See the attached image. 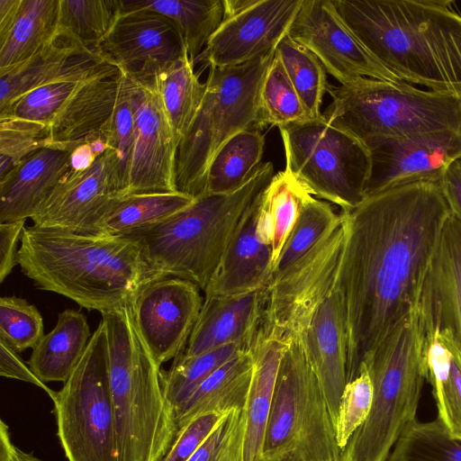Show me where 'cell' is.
<instances>
[{
  "label": "cell",
  "instance_id": "cell-7",
  "mask_svg": "<svg viewBox=\"0 0 461 461\" xmlns=\"http://www.w3.org/2000/svg\"><path fill=\"white\" fill-rule=\"evenodd\" d=\"M275 50L235 67L210 66L203 102L177 147L178 192L194 198L203 194L210 164L221 147L242 131L260 130V89Z\"/></svg>",
  "mask_w": 461,
  "mask_h": 461
},
{
  "label": "cell",
  "instance_id": "cell-41",
  "mask_svg": "<svg viewBox=\"0 0 461 461\" xmlns=\"http://www.w3.org/2000/svg\"><path fill=\"white\" fill-rule=\"evenodd\" d=\"M387 461H461V440L436 419L416 420L395 443Z\"/></svg>",
  "mask_w": 461,
  "mask_h": 461
},
{
  "label": "cell",
  "instance_id": "cell-46",
  "mask_svg": "<svg viewBox=\"0 0 461 461\" xmlns=\"http://www.w3.org/2000/svg\"><path fill=\"white\" fill-rule=\"evenodd\" d=\"M245 409L225 413L188 461H245Z\"/></svg>",
  "mask_w": 461,
  "mask_h": 461
},
{
  "label": "cell",
  "instance_id": "cell-30",
  "mask_svg": "<svg viewBox=\"0 0 461 461\" xmlns=\"http://www.w3.org/2000/svg\"><path fill=\"white\" fill-rule=\"evenodd\" d=\"M284 345L259 335L251 349L254 368L245 406V461H263L262 449Z\"/></svg>",
  "mask_w": 461,
  "mask_h": 461
},
{
  "label": "cell",
  "instance_id": "cell-11",
  "mask_svg": "<svg viewBox=\"0 0 461 461\" xmlns=\"http://www.w3.org/2000/svg\"><path fill=\"white\" fill-rule=\"evenodd\" d=\"M52 401L58 436L68 461H119L107 339L102 321Z\"/></svg>",
  "mask_w": 461,
  "mask_h": 461
},
{
  "label": "cell",
  "instance_id": "cell-18",
  "mask_svg": "<svg viewBox=\"0 0 461 461\" xmlns=\"http://www.w3.org/2000/svg\"><path fill=\"white\" fill-rule=\"evenodd\" d=\"M98 50L122 73L135 78L152 77L187 52L176 23L146 9L121 12Z\"/></svg>",
  "mask_w": 461,
  "mask_h": 461
},
{
  "label": "cell",
  "instance_id": "cell-56",
  "mask_svg": "<svg viewBox=\"0 0 461 461\" xmlns=\"http://www.w3.org/2000/svg\"><path fill=\"white\" fill-rule=\"evenodd\" d=\"M256 2L257 0H223V20L239 14Z\"/></svg>",
  "mask_w": 461,
  "mask_h": 461
},
{
  "label": "cell",
  "instance_id": "cell-4",
  "mask_svg": "<svg viewBox=\"0 0 461 461\" xmlns=\"http://www.w3.org/2000/svg\"><path fill=\"white\" fill-rule=\"evenodd\" d=\"M119 461H159L176 434L173 409L134 321L131 303L102 313Z\"/></svg>",
  "mask_w": 461,
  "mask_h": 461
},
{
  "label": "cell",
  "instance_id": "cell-47",
  "mask_svg": "<svg viewBox=\"0 0 461 461\" xmlns=\"http://www.w3.org/2000/svg\"><path fill=\"white\" fill-rule=\"evenodd\" d=\"M372 400V381L366 365L362 364L357 375L347 383L340 399L335 428L337 441L342 450L367 418Z\"/></svg>",
  "mask_w": 461,
  "mask_h": 461
},
{
  "label": "cell",
  "instance_id": "cell-26",
  "mask_svg": "<svg viewBox=\"0 0 461 461\" xmlns=\"http://www.w3.org/2000/svg\"><path fill=\"white\" fill-rule=\"evenodd\" d=\"M254 357L240 350L212 373L187 398L175 415L176 432L191 420L208 413L225 414L243 409L251 384Z\"/></svg>",
  "mask_w": 461,
  "mask_h": 461
},
{
  "label": "cell",
  "instance_id": "cell-5",
  "mask_svg": "<svg viewBox=\"0 0 461 461\" xmlns=\"http://www.w3.org/2000/svg\"><path fill=\"white\" fill-rule=\"evenodd\" d=\"M274 175L272 162H263L235 191L203 194L167 220L128 237L139 243L158 276L185 279L204 291L244 214Z\"/></svg>",
  "mask_w": 461,
  "mask_h": 461
},
{
  "label": "cell",
  "instance_id": "cell-12",
  "mask_svg": "<svg viewBox=\"0 0 461 461\" xmlns=\"http://www.w3.org/2000/svg\"><path fill=\"white\" fill-rule=\"evenodd\" d=\"M346 230L340 224L263 288L259 336L284 346L301 338L339 281Z\"/></svg>",
  "mask_w": 461,
  "mask_h": 461
},
{
  "label": "cell",
  "instance_id": "cell-40",
  "mask_svg": "<svg viewBox=\"0 0 461 461\" xmlns=\"http://www.w3.org/2000/svg\"><path fill=\"white\" fill-rule=\"evenodd\" d=\"M240 350L237 345H227L196 356L179 354L171 367L162 371L164 394L175 415L212 373Z\"/></svg>",
  "mask_w": 461,
  "mask_h": 461
},
{
  "label": "cell",
  "instance_id": "cell-34",
  "mask_svg": "<svg viewBox=\"0 0 461 461\" xmlns=\"http://www.w3.org/2000/svg\"><path fill=\"white\" fill-rule=\"evenodd\" d=\"M59 0H21L12 29L0 41V68L18 64L59 33Z\"/></svg>",
  "mask_w": 461,
  "mask_h": 461
},
{
  "label": "cell",
  "instance_id": "cell-8",
  "mask_svg": "<svg viewBox=\"0 0 461 461\" xmlns=\"http://www.w3.org/2000/svg\"><path fill=\"white\" fill-rule=\"evenodd\" d=\"M327 92L332 102L322 115L363 141L447 129L461 131V95L367 77L329 86Z\"/></svg>",
  "mask_w": 461,
  "mask_h": 461
},
{
  "label": "cell",
  "instance_id": "cell-33",
  "mask_svg": "<svg viewBox=\"0 0 461 461\" xmlns=\"http://www.w3.org/2000/svg\"><path fill=\"white\" fill-rule=\"evenodd\" d=\"M140 9L160 13L176 23L194 65L224 14L221 0H122V12Z\"/></svg>",
  "mask_w": 461,
  "mask_h": 461
},
{
  "label": "cell",
  "instance_id": "cell-35",
  "mask_svg": "<svg viewBox=\"0 0 461 461\" xmlns=\"http://www.w3.org/2000/svg\"><path fill=\"white\" fill-rule=\"evenodd\" d=\"M187 52L154 76L158 93L179 145L199 111L205 93Z\"/></svg>",
  "mask_w": 461,
  "mask_h": 461
},
{
  "label": "cell",
  "instance_id": "cell-53",
  "mask_svg": "<svg viewBox=\"0 0 461 461\" xmlns=\"http://www.w3.org/2000/svg\"><path fill=\"white\" fill-rule=\"evenodd\" d=\"M0 461H42L31 453L24 452L11 440L9 428L0 422Z\"/></svg>",
  "mask_w": 461,
  "mask_h": 461
},
{
  "label": "cell",
  "instance_id": "cell-9",
  "mask_svg": "<svg viewBox=\"0 0 461 461\" xmlns=\"http://www.w3.org/2000/svg\"><path fill=\"white\" fill-rule=\"evenodd\" d=\"M336 428L302 339L284 347L266 435L263 461H341Z\"/></svg>",
  "mask_w": 461,
  "mask_h": 461
},
{
  "label": "cell",
  "instance_id": "cell-52",
  "mask_svg": "<svg viewBox=\"0 0 461 461\" xmlns=\"http://www.w3.org/2000/svg\"><path fill=\"white\" fill-rule=\"evenodd\" d=\"M438 183L451 215L461 222V159L444 170Z\"/></svg>",
  "mask_w": 461,
  "mask_h": 461
},
{
  "label": "cell",
  "instance_id": "cell-42",
  "mask_svg": "<svg viewBox=\"0 0 461 461\" xmlns=\"http://www.w3.org/2000/svg\"><path fill=\"white\" fill-rule=\"evenodd\" d=\"M308 119L302 101L275 52L260 89L259 129Z\"/></svg>",
  "mask_w": 461,
  "mask_h": 461
},
{
  "label": "cell",
  "instance_id": "cell-37",
  "mask_svg": "<svg viewBox=\"0 0 461 461\" xmlns=\"http://www.w3.org/2000/svg\"><path fill=\"white\" fill-rule=\"evenodd\" d=\"M341 221V212L337 213L330 203L315 198L307 191L301 200L298 218L283 246L271 276L282 273L301 258L334 230Z\"/></svg>",
  "mask_w": 461,
  "mask_h": 461
},
{
  "label": "cell",
  "instance_id": "cell-55",
  "mask_svg": "<svg viewBox=\"0 0 461 461\" xmlns=\"http://www.w3.org/2000/svg\"><path fill=\"white\" fill-rule=\"evenodd\" d=\"M88 142L77 146L70 153L69 165L72 170L82 171L89 168L96 160Z\"/></svg>",
  "mask_w": 461,
  "mask_h": 461
},
{
  "label": "cell",
  "instance_id": "cell-32",
  "mask_svg": "<svg viewBox=\"0 0 461 461\" xmlns=\"http://www.w3.org/2000/svg\"><path fill=\"white\" fill-rule=\"evenodd\" d=\"M194 199L178 191L118 196L95 224L92 234L128 237L167 220Z\"/></svg>",
  "mask_w": 461,
  "mask_h": 461
},
{
  "label": "cell",
  "instance_id": "cell-13",
  "mask_svg": "<svg viewBox=\"0 0 461 461\" xmlns=\"http://www.w3.org/2000/svg\"><path fill=\"white\" fill-rule=\"evenodd\" d=\"M124 76L134 120V141L125 195L176 192L178 143L154 77L135 78Z\"/></svg>",
  "mask_w": 461,
  "mask_h": 461
},
{
  "label": "cell",
  "instance_id": "cell-16",
  "mask_svg": "<svg viewBox=\"0 0 461 461\" xmlns=\"http://www.w3.org/2000/svg\"><path fill=\"white\" fill-rule=\"evenodd\" d=\"M118 196H122L119 162L109 149L89 168H70L31 220L39 228L92 234Z\"/></svg>",
  "mask_w": 461,
  "mask_h": 461
},
{
  "label": "cell",
  "instance_id": "cell-38",
  "mask_svg": "<svg viewBox=\"0 0 461 461\" xmlns=\"http://www.w3.org/2000/svg\"><path fill=\"white\" fill-rule=\"evenodd\" d=\"M122 12V0H59V31L98 50Z\"/></svg>",
  "mask_w": 461,
  "mask_h": 461
},
{
  "label": "cell",
  "instance_id": "cell-39",
  "mask_svg": "<svg viewBox=\"0 0 461 461\" xmlns=\"http://www.w3.org/2000/svg\"><path fill=\"white\" fill-rule=\"evenodd\" d=\"M275 52L296 90L308 119L320 117L329 85L327 72L319 59L288 34L281 40Z\"/></svg>",
  "mask_w": 461,
  "mask_h": 461
},
{
  "label": "cell",
  "instance_id": "cell-43",
  "mask_svg": "<svg viewBox=\"0 0 461 461\" xmlns=\"http://www.w3.org/2000/svg\"><path fill=\"white\" fill-rule=\"evenodd\" d=\"M307 191L292 174L285 169L274 175L262 193L272 230L274 266L296 222L301 200Z\"/></svg>",
  "mask_w": 461,
  "mask_h": 461
},
{
  "label": "cell",
  "instance_id": "cell-22",
  "mask_svg": "<svg viewBox=\"0 0 461 461\" xmlns=\"http://www.w3.org/2000/svg\"><path fill=\"white\" fill-rule=\"evenodd\" d=\"M300 339L336 424L348 367L347 317L339 285L319 306Z\"/></svg>",
  "mask_w": 461,
  "mask_h": 461
},
{
  "label": "cell",
  "instance_id": "cell-51",
  "mask_svg": "<svg viewBox=\"0 0 461 461\" xmlns=\"http://www.w3.org/2000/svg\"><path fill=\"white\" fill-rule=\"evenodd\" d=\"M26 220L0 223V283L17 264V245L21 241Z\"/></svg>",
  "mask_w": 461,
  "mask_h": 461
},
{
  "label": "cell",
  "instance_id": "cell-3",
  "mask_svg": "<svg viewBox=\"0 0 461 461\" xmlns=\"http://www.w3.org/2000/svg\"><path fill=\"white\" fill-rule=\"evenodd\" d=\"M17 264L38 289L101 313L131 303L144 285L162 278L132 238L33 225L23 229Z\"/></svg>",
  "mask_w": 461,
  "mask_h": 461
},
{
  "label": "cell",
  "instance_id": "cell-25",
  "mask_svg": "<svg viewBox=\"0 0 461 461\" xmlns=\"http://www.w3.org/2000/svg\"><path fill=\"white\" fill-rule=\"evenodd\" d=\"M70 153L42 148L0 178V223L33 216L70 170Z\"/></svg>",
  "mask_w": 461,
  "mask_h": 461
},
{
  "label": "cell",
  "instance_id": "cell-19",
  "mask_svg": "<svg viewBox=\"0 0 461 461\" xmlns=\"http://www.w3.org/2000/svg\"><path fill=\"white\" fill-rule=\"evenodd\" d=\"M303 0H257L224 19L201 54L209 66L245 64L276 50L298 14Z\"/></svg>",
  "mask_w": 461,
  "mask_h": 461
},
{
  "label": "cell",
  "instance_id": "cell-24",
  "mask_svg": "<svg viewBox=\"0 0 461 461\" xmlns=\"http://www.w3.org/2000/svg\"><path fill=\"white\" fill-rule=\"evenodd\" d=\"M122 85V72L84 83L48 125L46 147L71 152L94 135L105 137L110 146L113 115Z\"/></svg>",
  "mask_w": 461,
  "mask_h": 461
},
{
  "label": "cell",
  "instance_id": "cell-17",
  "mask_svg": "<svg viewBox=\"0 0 461 461\" xmlns=\"http://www.w3.org/2000/svg\"><path fill=\"white\" fill-rule=\"evenodd\" d=\"M365 143L372 161L366 196L410 183L439 181L444 170L461 159V131L456 130L372 138Z\"/></svg>",
  "mask_w": 461,
  "mask_h": 461
},
{
  "label": "cell",
  "instance_id": "cell-48",
  "mask_svg": "<svg viewBox=\"0 0 461 461\" xmlns=\"http://www.w3.org/2000/svg\"><path fill=\"white\" fill-rule=\"evenodd\" d=\"M133 141V113L129 101L125 76L122 74V85L113 115L110 140V147L116 152L118 158L122 195H125L128 188L129 167Z\"/></svg>",
  "mask_w": 461,
  "mask_h": 461
},
{
  "label": "cell",
  "instance_id": "cell-14",
  "mask_svg": "<svg viewBox=\"0 0 461 461\" xmlns=\"http://www.w3.org/2000/svg\"><path fill=\"white\" fill-rule=\"evenodd\" d=\"M288 35L311 50L342 86L363 77L402 81L365 48L341 19L332 0H303Z\"/></svg>",
  "mask_w": 461,
  "mask_h": 461
},
{
  "label": "cell",
  "instance_id": "cell-29",
  "mask_svg": "<svg viewBox=\"0 0 461 461\" xmlns=\"http://www.w3.org/2000/svg\"><path fill=\"white\" fill-rule=\"evenodd\" d=\"M91 337L86 317L79 311L66 309L59 314L55 327L32 348L27 363L44 383H65Z\"/></svg>",
  "mask_w": 461,
  "mask_h": 461
},
{
  "label": "cell",
  "instance_id": "cell-27",
  "mask_svg": "<svg viewBox=\"0 0 461 461\" xmlns=\"http://www.w3.org/2000/svg\"><path fill=\"white\" fill-rule=\"evenodd\" d=\"M101 55L60 32L29 59L0 68V113L30 91L54 79L84 56Z\"/></svg>",
  "mask_w": 461,
  "mask_h": 461
},
{
  "label": "cell",
  "instance_id": "cell-44",
  "mask_svg": "<svg viewBox=\"0 0 461 461\" xmlns=\"http://www.w3.org/2000/svg\"><path fill=\"white\" fill-rule=\"evenodd\" d=\"M43 335V319L35 305L14 295L0 298V339L22 353L32 349Z\"/></svg>",
  "mask_w": 461,
  "mask_h": 461
},
{
  "label": "cell",
  "instance_id": "cell-49",
  "mask_svg": "<svg viewBox=\"0 0 461 461\" xmlns=\"http://www.w3.org/2000/svg\"><path fill=\"white\" fill-rule=\"evenodd\" d=\"M223 415L208 413L191 420L177 430L173 442L159 461H188Z\"/></svg>",
  "mask_w": 461,
  "mask_h": 461
},
{
  "label": "cell",
  "instance_id": "cell-21",
  "mask_svg": "<svg viewBox=\"0 0 461 461\" xmlns=\"http://www.w3.org/2000/svg\"><path fill=\"white\" fill-rule=\"evenodd\" d=\"M426 336H448L461 350V222L447 219L420 297Z\"/></svg>",
  "mask_w": 461,
  "mask_h": 461
},
{
  "label": "cell",
  "instance_id": "cell-36",
  "mask_svg": "<svg viewBox=\"0 0 461 461\" xmlns=\"http://www.w3.org/2000/svg\"><path fill=\"white\" fill-rule=\"evenodd\" d=\"M265 136L258 129L242 131L215 154L206 176L204 194H228L240 188L262 163Z\"/></svg>",
  "mask_w": 461,
  "mask_h": 461
},
{
  "label": "cell",
  "instance_id": "cell-45",
  "mask_svg": "<svg viewBox=\"0 0 461 461\" xmlns=\"http://www.w3.org/2000/svg\"><path fill=\"white\" fill-rule=\"evenodd\" d=\"M47 125L14 116H0V178L32 152L45 148Z\"/></svg>",
  "mask_w": 461,
  "mask_h": 461
},
{
  "label": "cell",
  "instance_id": "cell-54",
  "mask_svg": "<svg viewBox=\"0 0 461 461\" xmlns=\"http://www.w3.org/2000/svg\"><path fill=\"white\" fill-rule=\"evenodd\" d=\"M21 0H0V41L4 40L15 21Z\"/></svg>",
  "mask_w": 461,
  "mask_h": 461
},
{
  "label": "cell",
  "instance_id": "cell-20",
  "mask_svg": "<svg viewBox=\"0 0 461 461\" xmlns=\"http://www.w3.org/2000/svg\"><path fill=\"white\" fill-rule=\"evenodd\" d=\"M261 194L234 232L203 291L205 296L249 293L268 283L274 267L272 230Z\"/></svg>",
  "mask_w": 461,
  "mask_h": 461
},
{
  "label": "cell",
  "instance_id": "cell-10",
  "mask_svg": "<svg viewBox=\"0 0 461 461\" xmlns=\"http://www.w3.org/2000/svg\"><path fill=\"white\" fill-rule=\"evenodd\" d=\"M285 169L311 194L346 212L366 196L371 154L365 141L320 117L278 127Z\"/></svg>",
  "mask_w": 461,
  "mask_h": 461
},
{
  "label": "cell",
  "instance_id": "cell-1",
  "mask_svg": "<svg viewBox=\"0 0 461 461\" xmlns=\"http://www.w3.org/2000/svg\"><path fill=\"white\" fill-rule=\"evenodd\" d=\"M340 212L346 238L339 288L349 382L385 333L419 303L450 211L438 181H419L368 195Z\"/></svg>",
  "mask_w": 461,
  "mask_h": 461
},
{
  "label": "cell",
  "instance_id": "cell-50",
  "mask_svg": "<svg viewBox=\"0 0 461 461\" xmlns=\"http://www.w3.org/2000/svg\"><path fill=\"white\" fill-rule=\"evenodd\" d=\"M0 375L32 384L44 390L51 400L55 397L56 391L50 389L32 371L29 364L24 362L20 353L2 339H0Z\"/></svg>",
  "mask_w": 461,
  "mask_h": 461
},
{
  "label": "cell",
  "instance_id": "cell-15",
  "mask_svg": "<svg viewBox=\"0 0 461 461\" xmlns=\"http://www.w3.org/2000/svg\"><path fill=\"white\" fill-rule=\"evenodd\" d=\"M200 290L188 280L162 277L144 285L131 302L137 328L158 366L185 349L203 303Z\"/></svg>",
  "mask_w": 461,
  "mask_h": 461
},
{
  "label": "cell",
  "instance_id": "cell-31",
  "mask_svg": "<svg viewBox=\"0 0 461 461\" xmlns=\"http://www.w3.org/2000/svg\"><path fill=\"white\" fill-rule=\"evenodd\" d=\"M424 358L437 419L452 438L461 440V350L449 337L435 330L426 339Z\"/></svg>",
  "mask_w": 461,
  "mask_h": 461
},
{
  "label": "cell",
  "instance_id": "cell-23",
  "mask_svg": "<svg viewBox=\"0 0 461 461\" xmlns=\"http://www.w3.org/2000/svg\"><path fill=\"white\" fill-rule=\"evenodd\" d=\"M263 289L204 296L184 354L196 356L227 345L251 351L260 330Z\"/></svg>",
  "mask_w": 461,
  "mask_h": 461
},
{
  "label": "cell",
  "instance_id": "cell-2",
  "mask_svg": "<svg viewBox=\"0 0 461 461\" xmlns=\"http://www.w3.org/2000/svg\"><path fill=\"white\" fill-rule=\"evenodd\" d=\"M370 54L400 80L461 95V14L447 0H332Z\"/></svg>",
  "mask_w": 461,
  "mask_h": 461
},
{
  "label": "cell",
  "instance_id": "cell-6",
  "mask_svg": "<svg viewBox=\"0 0 461 461\" xmlns=\"http://www.w3.org/2000/svg\"><path fill=\"white\" fill-rule=\"evenodd\" d=\"M426 331L420 303L395 323L365 364L373 400L364 423L350 437L341 461H387L398 439L417 420L427 372Z\"/></svg>",
  "mask_w": 461,
  "mask_h": 461
},
{
  "label": "cell",
  "instance_id": "cell-28",
  "mask_svg": "<svg viewBox=\"0 0 461 461\" xmlns=\"http://www.w3.org/2000/svg\"><path fill=\"white\" fill-rule=\"evenodd\" d=\"M121 70L101 55H88L68 66L62 74L30 91L0 116H14L49 125L68 98L86 81Z\"/></svg>",
  "mask_w": 461,
  "mask_h": 461
}]
</instances>
